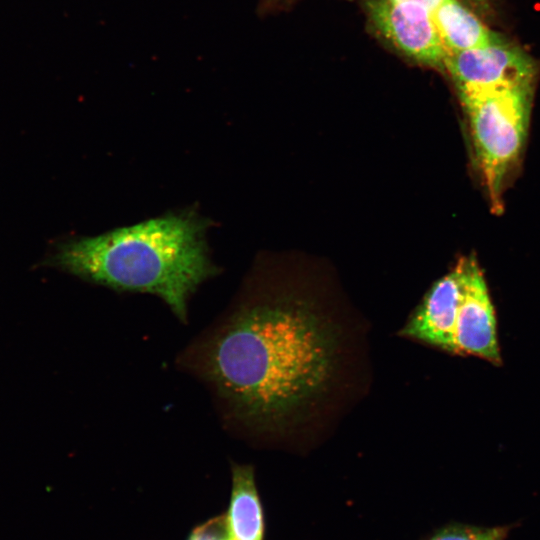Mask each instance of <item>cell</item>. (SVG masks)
<instances>
[{"instance_id": "cell-1", "label": "cell", "mask_w": 540, "mask_h": 540, "mask_svg": "<svg viewBox=\"0 0 540 540\" xmlns=\"http://www.w3.org/2000/svg\"><path fill=\"white\" fill-rule=\"evenodd\" d=\"M337 362L333 325L308 303L277 300L234 313L206 344L204 373L238 418L273 427L327 390Z\"/></svg>"}, {"instance_id": "cell-2", "label": "cell", "mask_w": 540, "mask_h": 540, "mask_svg": "<svg viewBox=\"0 0 540 540\" xmlns=\"http://www.w3.org/2000/svg\"><path fill=\"white\" fill-rule=\"evenodd\" d=\"M210 225L195 209L169 211L99 235L64 239L46 263L117 291L156 295L186 320L190 297L218 271L206 239Z\"/></svg>"}, {"instance_id": "cell-3", "label": "cell", "mask_w": 540, "mask_h": 540, "mask_svg": "<svg viewBox=\"0 0 540 540\" xmlns=\"http://www.w3.org/2000/svg\"><path fill=\"white\" fill-rule=\"evenodd\" d=\"M476 166L493 211L516 171L529 130L533 83L499 84L459 90Z\"/></svg>"}, {"instance_id": "cell-4", "label": "cell", "mask_w": 540, "mask_h": 540, "mask_svg": "<svg viewBox=\"0 0 540 540\" xmlns=\"http://www.w3.org/2000/svg\"><path fill=\"white\" fill-rule=\"evenodd\" d=\"M460 297L453 333V354L476 356L499 366L502 357L497 334L496 312L477 260L461 258L456 264Z\"/></svg>"}, {"instance_id": "cell-5", "label": "cell", "mask_w": 540, "mask_h": 540, "mask_svg": "<svg viewBox=\"0 0 540 540\" xmlns=\"http://www.w3.org/2000/svg\"><path fill=\"white\" fill-rule=\"evenodd\" d=\"M366 10L376 30L401 52L444 69L446 51L430 8L406 0H367Z\"/></svg>"}, {"instance_id": "cell-6", "label": "cell", "mask_w": 540, "mask_h": 540, "mask_svg": "<svg viewBox=\"0 0 540 540\" xmlns=\"http://www.w3.org/2000/svg\"><path fill=\"white\" fill-rule=\"evenodd\" d=\"M444 70L458 91L499 84L533 83L536 67L522 49L502 40L446 54Z\"/></svg>"}, {"instance_id": "cell-7", "label": "cell", "mask_w": 540, "mask_h": 540, "mask_svg": "<svg viewBox=\"0 0 540 540\" xmlns=\"http://www.w3.org/2000/svg\"><path fill=\"white\" fill-rule=\"evenodd\" d=\"M459 297L460 276L455 265L430 287L400 334L453 354V333Z\"/></svg>"}, {"instance_id": "cell-8", "label": "cell", "mask_w": 540, "mask_h": 540, "mask_svg": "<svg viewBox=\"0 0 540 540\" xmlns=\"http://www.w3.org/2000/svg\"><path fill=\"white\" fill-rule=\"evenodd\" d=\"M224 515L231 540H263V508L251 465H232L231 496Z\"/></svg>"}, {"instance_id": "cell-9", "label": "cell", "mask_w": 540, "mask_h": 540, "mask_svg": "<svg viewBox=\"0 0 540 540\" xmlns=\"http://www.w3.org/2000/svg\"><path fill=\"white\" fill-rule=\"evenodd\" d=\"M432 16L446 54L482 47L499 39L458 0H441L432 9Z\"/></svg>"}, {"instance_id": "cell-10", "label": "cell", "mask_w": 540, "mask_h": 540, "mask_svg": "<svg viewBox=\"0 0 540 540\" xmlns=\"http://www.w3.org/2000/svg\"><path fill=\"white\" fill-rule=\"evenodd\" d=\"M509 526L477 527L455 524L440 529L428 540H505Z\"/></svg>"}, {"instance_id": "cell-11", "label": "cell", "mask_w": 540, "mask_h": 540, "mask_svg": "<svg viewBox=\"0 0 540 540\" xmlns=\"http://www.w3.org/2000/svg\"><path fill=\"white\" fill-rule=\"evenodd\" d=\"M187 540H230L225 515L221 514L195 527Z\"/></svg>"}, {"instance_id": "cell-12", "label": "cell", "mask_w": 540, "mask_h": 540, "mask_svg": "<svg viewBox=\"0 0 540 540\" xmlns=\"http://www.w3.org/2000/svg\"><path fill=\"white\" fill-rule=\"evenodd\" d=\"M406 1L418 2L432 10L441 0H406Z\"/></svg>"}]
</instances>
